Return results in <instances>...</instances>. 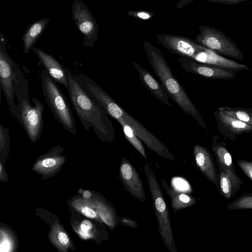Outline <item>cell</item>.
<instances>
[{
  "instance_id": "1",
  "label": "cell",
  "mask_w": 252,
  "mask_h": 252,
  "mask_svg": "<svg viewBox=\"0 0 252 252\" xmlns=\"http://www.w3.org/2000/svg\"><path fill=\"white\" fill-rule=\"evenodd\" d=\"M67 75L69 97L85 130L89 132L92 128L102 141L114 140L116 129L105 109L86 92L68 69Z\"/></svg>"
},
{
  "instance_id": "2",
  "label": "cell",
  "mask_w": 252,
  "mask_h": 252,
  "mask_svg": "<svg viewBox=\"0 0 252 252\" xmlns=\"http://www.w3.org/2000/svg\"><path fill=\"white\" fill-rule=\"evenodd\" d=\"M74 77L86 92L104 107L109 115L118 122L123 121L129 125L147 147L162 158L175 160V157L163 142L126 112L94 81L83 74L75 75Z\"/></svg>"
},
{
  "instance_id": "3",
  "label": "cell",
  "mask_w": 252,
  "mask_h": 252,
  "mask_svg": "<svg viewBox=\"0 0 252 252\" xmlns=\"http://www.w3.org/2000/svg\"><path fill=\"white\" fill-rule=\"evenodd\" d=\"M143 46L149 64L168 96L206 130L203 118L179 81L173 75L161 51L147 40L143 41Z\"/></svg>"
},
{
  "instance_id": "4",
  "label": "cell",
  "mask_w": 252,
  "mask_h": 252,
  "mask_svg": "<svg viewBox=\"0 0 252 252\" xmlns=\"http://www.w3.org/2000/svg\"><path fill=\"white\" fill-rule=\"evenodd\" d=\"M12 64L15 94L18 101L15 118L30 139L35 142L41 136L44 129V106L35 97L32 98L34 106L31 104L28 81L14 60Z\"/></svg>"
},
{
  "instance_id": "5",
  "label": "cell",
  "mask_w": 252,
  "mask_h": 252,
  "mask_svg": "<svg viewBox=\"0 0 252 252\" xmlns=\"http://www.w3.org/2000/svg\"><path fill=\"white\" fill-rule=\"evenodd\" d=\"M42 93L54 117L69 132L76 134L75 122L70 105L57 82L43 69L40 73Z\"/></svg>"
},
{
  "instance_id": "6",
  "label": "cell",
  "mask_w": 252,
  "mask_h": 252,
  "mask_svg": "<svg viewBox=\"0 0 252 252\" xmlns=\"http://www.w3.org/2000/svg\"><path fill=\"white\" fill-rule=\"evenodd\" d=\"M144 171L149 187L154 210L164 245L171 252H177L169 210L161 189L153 171L146 164Z\"/></svg>"
},
{
  "instance_id": "7",
  "label": "cell",
  "mask_w": 252,
  "mask_h": 252,
  "mask_svg": "<svg viewBox=\"0 0 252 252\" xmlns=\"http://www.w3.org/2000/svg\"><path fill=\"white\" fill-rule=\"evenodd\" d=\"M195 41L219 55L242 60L244 55L234 41L223 32L209 26H200Z\"/></svg>"
},
{
  "instance_id": "8",
  "label": "cell",
  "mask_w": 252,
  "mask_h": 252,
  "mask_svg": "<svg viewBox=\"0 0 252 252\" xmlns=\"http://www.w3.org/2000/svg\"><path fill=\"white\" fill-rule=\"evenodd\" d=\"M158 42L171 53L204 63L208 49L191 39L182 35L158 34Z\"/></svg>"
},
{
  "instance_id": "9",
  "label": "cell",
  "mask_w": 252,
  "mask_h": 252,
  "mask_svg": "<svg viewBox=\"0 0 252 252\" xmlns=\"http://www.w3.org/2000/svg\"><path fill=\"white\" fill-rule=\"evenodd\" d=\"M7 40L0 32V85L4 94L8 109L15 117L17 105L15 103V91L13 59L6 51Z\"/></svg>"
},
{
  "instance_id": "10",
  "label": "cell",
  "mask_w": 252,
  "mask_h": 252,
  "mask_svg": "<svg viewBox=\"0 0 252 252\" xmlns=\"http://www.w3.org/2000/svg\"><path fill=\"white\" fill-rule=\"evenodd\" d=\"M77 28L84 35L83 45L93 48L97 40L99 26L92 12L83 1L74 0L71 11Z\"/></svg>"
},
{
  "instance_id": "11",
  "label": "cell",
  "mask_w": 252,
  "mask_h": 252,
  "mask_svg": "<svg viewBox=\"0 0 252 252\" xmlns=\"http://www.w3.org/2000/svg\"><path fill=\"white\" fill-rule=\"evenodd\" d=\"M180 66L189 73L207 78L232 79L235 78L237 71L204 63L190 58L180 56L177 58Z\"/></svg>"
},
{
  "instance_id": "12",
  "label": "cell",
  "mask_w": 252,
  "mask_h": 252,
  "mask_svg": "<svg viewBox=\"0 0 252 252\" xmlns=\"http://www.w3.org/2000/svg\"><path fill=\"white\" fill-rule=\"evenodd\" d=\"M119 176L126 191L135 199L145 202V193L141 177L132 163L124 157L121 159Z\"/></svg>"
},
{
  "instance_id": "13",
  "label": "cell",
  "mask_w": 252,
  "mask_h": 252,
  "mask_svg": "<svg viewBox=\"0 0 252 252\" xmlns=\"http://www.w3.org/2000/svg\"><path fill=\"white\" fill-rule=\"evenodd\" d=\"M214 115L217 127L224 139L234 140L238 135L252 132V126L227 115L219 109Z\"/></svg>"
},
{
  "instance_id": "14",
  "label": "cell",
  "mask_w": 252,
  "mask_h": 252,
  "mask_svg": "<svg viewBox=\"0 0 252 252\" xmlns=\"http://www.w3.org/2000/svg\"><path fill=\"white\" fill-rule=\"evenodd\" d=\"M32 51L40 60L38 64L42 65L51 77L57 83L64 86L67 90L69 89L68 69L62 65L53 55L46 53L42 49L33 47Z\"/></svg>"
},
{
  "instance_id": "15",
  "label": "cell",
  "mask_w": 252,
  "mask_h": 252,
  "mask_svg": "<svg viewBox=\"0 0 252 252\" xmlns=\"http://www.w3.org/2000/svg\"><path fill=\"white\" fill-rule=\"evenodd\" d=\"M219 140L220 137L218 136L212 137L211 148L216 157L217 164L220 165L236 185L241 188L244 182L236 174L232 157L226 148L227 143L219 141Z\"/></svg>"
},
{
  "instance_id": "16",
  "label": "cell",
  "mask_w": 252,
  "mask_h": 252,
  "mask_svg": "<svg viewBox=\"0 0 252 252\" xmlns=\"http://www.w3.org/2000/svg\"><path fill=\"white\" fill-rule=\"evenodd\" d=\"M193 157L195 166L212 183L219 187V173L214 158L205 147L195 144L193 147Z\"/></svg>"
},
{
  "instance_id": "17",
  "label": "cell",
  "mask_w": 252,
  "mask_h": 252,
  "mask_svg": "<svg viewBox=\"0 0 252 252\" xmlns=\"http://www.w3.org/2000/svg\"><path fill=\"white\" fill-rule=\"evenodd\" d=\"M132 63L137 70L139 77L143 84L150 93L158 100L165 105L171 106L168 95L166 93L162 85L147 70L139 63L132 62Z\"/></svg>"
},
{
  "instance_id": "18",
  "label": "cell",
  "mask_w": 252,
  "mask_h": 252,
  "mask_svg": "<svg viewBox=\"0 0 252 252\" xmlns=\"http://www.w3.org/2000/svg\"><path fill=\"white\" fill-rule=\"evenodd\" d=\"M49 21V19L43 18L33 22L28 27L22 37L24 54H27L34 47Z\"/></svg>"
},
{
  "instance_id": "19",
  "label": "cell",
  "mask_w": 252,
  "mask_h": 252,
  "mask_svg": "<svg viewBox=\"0 0 252 252\" xmlns=\"http://www.w3.org/2000/svg\"><path fill=\"white\" fill-rule=\"evenodd\" d=\"M161 185L171 199V207L175 213L183 209L191 206L197 202V199L189 194L175 190L164 179L160 180Z\"/></svg>"
},
{
  "instance_id": "20",
  "label": "cell",
  "mask_w": 252,
  "mask_h": 252,
  "mask_svg": "<svg viewBox=\"0 0 252 252\" xmlns=\"http://www.w3.org/2000/svg\"><path fill=\"white\" fill-rule=\"evenodd\" d=\"M219 173V190L222 197L230 199L241 189L232 180L227 172L217 164Z\"/></svg>"
},
{
  "instance_id": "21",
  "label": "cell",
  "mask_w": 252,
  "mask_h": 252,
  "mask_svg": "<svg viewBox=\"0 0 252 252\" xmlns=\"http://www.w3.org/2000/svg\"><path fill=\"white\" fill-rule=\"evenodd\" d=\"M218 109L227 115L252 126V108L225 106Z\"/></svg>"
},
{
  "instance_id": "22",
  "label": "cell",
  "mask_w": 252,
  "mask_h": 252,
  "mask_svg": "<svg viewBox=\"0 0 252 252\" xmlns=\"http://www.w3.org/2000/svg\"><path fill=\"white\" fill-rule=\"evenodd\" d=\"M119 123L122 126L125 136L129 143L147 160L145 148L131 127L123 121H119Z\"/></svg>"
},
{
  "instance_id": "23",
  "label": "cell",
  "mask_w": 252,
  "mask_h": 252,
  "mask_svg": "<svg viewBox=\"0 0 252 252\" xmlns=\"http://www.w3.org/2000/svg\"><path fill=\"white\" fill-rule=\"evenodd\" d=\"M227 207L230 210L252 209V193H243L238 198L229 203Z\"/></svg>"
},
{
  "instance_id": "24",
  "label": "cell",
  "mask_w": 252,
  "mask_h": 252,
  "mask_svg": "<svg viewBox=\"0 0 252 252\" xmlns=\"http://www.w3.org/2000/svg\"><path fill=\"white\" fill-rule=\"evenodd\" d=\"M173 188L179 192L190 194L192 191L189 184L184 178L176 177L172 180Z\"/></svg>"
},
{
  "instance_id": "25",
  "label": "cell",
  "mask_w": 252,
  "mask_h": 252,
  "mask_svg": "<svg viewBox=\"0 0 252 252\" xmlns=\"http://www.w3.org/2000/svg\"><path fill=\"white\" fill-rule=\"evenodd\" d=\"M127 15L141 21H149L155 15V12L145 10H131L126 12Z\"/></svg>"
},
{
  "instance_id": "26",
  "label": "cell",
  "mask_w": 252,
  "mask_h": 252,
  "mask_svg": "<svg viewBox=\"0 0 252 252\" xmlns=\"http://www.w3.org/2000/svg\"><path fill=\"white\" fill-rule=\"evenodd\" d=\"M236 163L244 174L252 181V160L238 159Z\"/></svg>"
},
{
  "instance_id": "27",
  "label": "cell",
  "mask_w": 252,
  "mask_h": 252,
  "mask_svg": "<svg viewBox=\"0 0 252 252\" xmlns=\"http://www.w3.org/2000/svg\"><path fill=\"white\" fill-rule=\"evenodd\" d=\"M118 220L122 225H126L132 228H136L137 226V223L136 221L126 217H121Z\"/></svg>"
},
{
  "instance_id": "28",
  "label": "cell",
  "mask_w": 252,
  "mask_h": 252,
  "mask_svg": "<svg viewBox=\"0 0 252 252\" xmlns=\"http://www.w3.org/2000/svg\"><path fill=\"white\" fill-rule=\"evenodd\" d=\"M206 1L224 5H234L249 0H205Z\"/></svg>"
},
{
  "instance_id": "29",
  "label": "cell",
  "mask_w": 252,
  "mask_h": 252,
  "mask_svg": "<svg viewBox=\"0 0 252 252\" xmlns=\"http://www.w3.org/2000/svg\"><path fill=\"white\" fill-rule=\"evenodd\" d=\"M81 213L89 218H94L96 216V213L92 208L88 207H83L81 209Z\"/></svg>"
},
{
  "instance_id": "30",
  "label": "cell",
  "mask_w": 252,
  "mask_h": 252,
  "mask_svg": "<svg viewBox=\"0 0 252 252\" xmlns=\"http://www.w3.org/2000/svg\"><path fill=\"white\" fill-rule=\"evenodd\" d=\"M80 227L82 231L86 233L92 229V224L89 220H85L82 222Z\"/></svg>"
},
{
  "instance_id": "31",
  "label": "cell",
  "mask_w": 252,
  "mask_h": 252,
  "mask_svg": "<svg viewBox=\"0 0 252 252\" xmlns=\"http://www.w3.org/2000/svg\"><path fill=\"white\" fill-rule=\"evenodd\" d=\"M56 164V161L53 158H46L42 162V165L45 167H51L55 165Z\"/></svg>"
},
{
  "instance_id": "32",
  "label": "cell",
  "mask_w": 252,
  "mask_h": 252,
  "mask_svg": "<svg viewBox=\"0 0 252 252\" xmlns=\"http://www.w3.org/2000/svg\"><path fill=\"white\" fill-rule=\"evenodd\" d=\"M58 239L59 242L63 245H66L69 241L67 235L63 232H60L58 234Z\"/></svg>"
},
{
  "instance_id": "33",
  "label": "cell",
  "mask_w": 252,
  "mask_h": 252,
  "mask_svg": "<svg viewBox=\"0 0 252 252\" xmlns=\"http://www.w3.org/2000/svg\"><path fill=\"white\" fill-rule=\"evenodd\" d=\"M195 0H181L177 3L175 7L177 9H180Z\"/></svg>"
},
{
  "instance_id": "34",
  "label": "cell",
  "mask_w": 252,
  "mask_h": 252,
  "mask_svg": "<svg viewBox=\"0 0 252 252\" xmlns=\"http://www.w3.org/2000/svg\"><path fill=\"white\" fill-rule=\"evenodd\" d=\"M250 3L251 4V5H252V1H251L250 2Z\"/></svg>"
}]
</instances>
